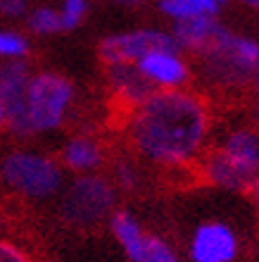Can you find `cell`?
Masks as SVG:
<instances>
[{"instance_id":"1","label":"cell","mask_w":259,"mask_h":262,"mask_svg":"<svg viewBox=\"0 0 259 262\" xmlns=\"http://www.w3.org/2000/svg\"><path fill=\"white\" fill-rule=\"evenodd\" d=\"M136 155L164 169H188L207 150L211 107L188 89H157L124 124Z\"/></svg>"},{"instance_id":"2","label":"cell","mask_w":259,"mask_h":262,"mask_svg":"<svg viewBox=\"0 0 259 262\" xmlns=\"http://www.w3.org/2000/svg\"><path fill=\"white\" fill-rule=\"evenodd\" d=\"M200 72L214 89H240L259 67V43L219 27L214 41L200 55Z\"/></svg>"},{"instance_id":"3","label":"cell","mask_w":259,"mask_h":262,"mask_svg":"<svg viewBox=\"0 0 259 262\" xmlns=\"http://www.w3.org/2000/svg\"><path fill=\"white\" fill-rule=\"evenodd\" d=\"M0 184L19 198L48 200L64 186V169L48 155L12 150L0 162Z\"/></svg>"},{"instance_id":"4","label":"cell","mask_w":259,"mask_h":262,"mask_svg":"<svg viewBox=\"0 0 259 262\" xmlns=\"http://www.w3.org/2000/svg\"><path fill=\"white\" fill-rule=\"evenodd\" d=\"M74 83L57 72L31 74L27 89V112L34 134L55 131L64 124L74 103Z\"/></svg>"},{"instance_id":"5","label":"cell","mask_w":259,"mask_h":262,"mask_svg":"<svg viewBox=\"0 0 259 262\" xmlns=\"http://www.w3.org/2000/svg\"><path fill=\"white\" fill-rule=\"evenodd\" d=\"M114 203L116 191L112 181L100 174H81L62 193L60 214L67 224L90 227L114 212Z\"/></svg>"},{"instance_id":"6","label":"cell","mask_w":259,"mask_h":262,"mask_svg":"<svg viewBox=\"0 0 259 262\" xmlns=\"http://www.w3.org/2000/svg\"><path fill=\"white\" fill-rule=\"evenodd\" d=\"M29 64L24 60H7L0 64V105L5 115V126L14 136H31L27 112V89H29Z\"/></svg>"},{"instance_id":"7","label":"cell","mask_w":259,"mask_h":262,"mask_svg":"<svg viewBox=\"0 0 259 262\" xmlns=\"http://www.w3.org/2000/svg\"><path fill=\"white\" fill-rule=\"evenodd\" d=\"M155 50H178V46L171 38V34L155 31V29H138V31L107 36L100 43V60L105 64H136L143 55L155 53Z\"/></svg>"},{"instance_id":"8","label":"cell","mask_w":259,"mask_h":262,"mask_svg":"<svg viewBox=\"0 0 259 262\" xmlns=\"http://www.w3.org/2000/svg\"><path fill=\"white\" fill-rule=\"evenodd\" d=\"M107 79H109V91L114 98V105L119 115H122V126L126 124V119L145 98L155 93L150 83L145 81V76L138 72L136 64L129 62H116L107 64Z\"/></svg>"},{"instance_id":"9","label":"cell","mask_w":259,"mask_h":262,"mask_svg":"<svg viewBox=\"0 0 259 262\" xmlns=\"http://www.w3.org/2000/svg\"><path fill=\"white\" fill-rule=\"evenodd\" d=\"M238 255V238L224 222H205L191 238L193 262H233Z\"/></svg>"},{"instance_id":"10","label":"cell","mask_w":259,"mask_h":262,"mask_svg":"<svg viewBox=\"0 0 259 262\" xmlns=\"http://www.w3.org/2000/svg\"><path fill=\"white\" fill-rule=\"evenodd\" d=\"M138 72L152 89H183L191 81V67L178 50H155L136 62Z\"/></svg>"},{"instance_id":"11","label":"cell","mask_w":259,"mask_h":262,"mask_svg":"<svg viewBox=\"0 0 259 262\" xmlns=\"http://www.w3.org/2000/svg\"><path fill=\"white\" fill-rule=\"evenodd\" d=\"M217 148L245 177H250V179H257L259 177V134L257 131L233 129Z\"/></svg>"},{"instance_id":"12","label":"cell","mask_w":259,"mask_h":262,"mask_svg":"<svg viewBox=\"0 0 259 262\" xmlns=\"http://www.w3.org/2000/svg\"><path fill=\"white\" fill-rule=\"evenodd\" d=\"M219 27H221V24L214 19V14L200 12V14H195V17L176 21L171 38L176 41L178 50H188L193 55H200V53L214 41Z\"/></svg>"},{"instance_id":"13","label":"cell","mask_w":259,"mask_h":262,"mask_svg":"<svg viewBox=\"0 0 259 262\" xmlns=\"http://www.w3.org/2000/svg\"><path fill=\"white\" fill-rule=\"evenodd\" d=\"M105 162L103 143L93 136H74L62 148V167L76 174H88Z\"/></svg>"},{"instance_id":"14","label":"cell","mask_w":259,"mask_h":262,"mask_svg":"<svg viewBox=\"0 0 259 262\" xmlns=\"http://www.w3.org/2000/svg\"><path fill=\"white\" fill-rule=\"evenodd\" d=\"M109 229L114 238L119 241V246L124 248L126 257L131 262H140V255H143L145 248V231L140 227V222L133 217V214L124 212V210H116V212L109 214Z\"/></svg>"},{"instance_id":"15","label":"cell","mask_w":259,"mask_h":262,"mask_svg":"<svg viewBox=\"0 0 259 262\" xmlns=\"http://www.w3.org/2000/svg\"><path fill=\"white\" fill-rule=\"evenodd\" d=\"M27 24H29V29L38 36H50V34L62 31L60 12L53 10V7H38V10H34V12L27 17Z\"/></svg>"},{"instance_id":"16","label":"cell","mask_w":259,"mask_h":262,"mask_svg":"<svg viewBox=\"0 0 259 262\" xmlns=\"http://www.w3.org/2000/svg\"><path fill=\"white\" fill-rule=\"evenodd\" d=\"M140 262H181V260H178L176 250L171 248L162 236L148 234L145 236V248H143V255H140Z\"/></svg>"},{"instance_id":"17","label":"cell","mask_w":259,"mask_h":262,"mask_svg":"<svg viewBox=\"0 0 259 262\" xmlns=\"http://www.w3.org/2000/svg\"><path fill=\"white\" fill-rule=\"evenodd\" d=\"M29 53V43L24 36L14 31H0V57L5 60H21Z\"/></svg>"},{"instance_id":"18","label":"cell","mask_w":259,"mask_h":262,"mask_svg":"<svg viewBox=\"0 0 259 262\" xmlns=\"http://www.w3.org/2000/svg\"><path fill=\"white\" fill-rule=\"evenodd\" d=\"M88 10V0H64L60 10V19H62V31L76 29L86 17Z\"/></svg>"},{"instance_id":"19","label":"cell","mask_w":259,"mask_h":262,"mask_svg":"<svg viewBox=\"0 0 259 262\" xmlns=\"http://www.w3.org/2000/svg\"><path fill=\"white\" fill-rule=\"evenodd\" d=\"M159 7H162L164 14L174 17L176 21L188 19V17H195V14L202 12L195 0H159ZM205 14H207V12H205Z\"/></svg>"},{"instance_id":"20","label":"cell","mask_w":259,"mask_h":262,"mask_svg":"<svg viewBox=\"0 0 259 262\" xmlns=\"http://www.w3.org/2000/svg\"><path fill=\"white\" fill-rule=\"evenodd\" d=\"M0 262H36V260L21 243H17L14 238L0 236Z\"/></svg>"},{"instance_id":"21","label":"cell","mask_w":259,"mask_h":262,"mask_svg":"<svg viewBox=\"0 0 259 262\" xmlns=\"http://www.w3.org/2000/svg\"><path fill=\"white\" fill-rule=\"evenodd\" d=\"M114 181L116 186L124 188V191H133L138 188V169L133 162L129 160H119L114 165Z\"/></svg>"},{"instance_id":"22","label":"cell","mask_w":259,"mask_h":262,"mask_svg":"<svg viewBox=\"0 0 259 262\" xmlns=\"http://www.w3.org/2000/svg\"><path fill=\"white\" fill-rule=\"evenodd\" d=\"M27 10V3L24 0H0V12L7 14V17H19Z\"/></svg>"},{"instance_id":"23","label":"cell","mask_w":259,"mask_h":262,"mask_svg":"<svg viewBox=\"0 0 259 262\" xmlns=\"http://www.w3.org/2000/svg\"><path fill=\"white\" fill-rule=\"evenodd\" d=\"M195 3H198L200 10H202V12H207V14H217L219 7H221L217 0H195Z\"/></svg>"},{"instance_id":"24","label":"cell","mask_w":259,"mask_h":262,"mask_svg":"<svg viewBox=\"0 0 259 262\" xmlns=\"http://www.w3.org/2000/svg\"><path fill=\"white\" fill-rule=\"evenodd\" d=\"M250 195H252V200H254V205H257V210H259V177H257V179H254L252 188H250Z\"/></svg>"},{"instance_id":"25","label":"cell","mask_w":259,"mask_h":262,"mask_svg":"<svg viewBox=\"0 0 259 262\" xmlns=\"http://www.w3.org/2000/svg\"><path fill=\"white\" fill-rule=\"evenodd\" d=\"M119 5H126V7H136V5H143L145 0H114Z\"/></svg>"},{"instance_id":"26","label":"cell","mask_w":259,"mask_h":262,"mask_svg":"<svg viewBox=\"0 0 259 262\" xmlns=\"http://www.w3.org/2000/svg\"><path fill=\"white\" fill-rule=\"evenodd\" d=\"M252 81H254V96H257V103H259V67H257V72H254Z\"/></svg>"},{"instance_id":"27","label":"cell","mask_w":259,"mask_h":262,"mask_svg":"<svg viewBox=\"0 0 259 262\" xmlns=\"http://www.w3.org/2000/svg\"><path fill=\"white\" fill-rule=\"evenodd\" d=\"M5 224H7V220H5V214L0 212V236H3V231H5Z\"/></svg>"},{"instance_id":"28","label":"cell","mask_w":259,"mask_h":262,"mask_svg":"<svg viewBox=\"0 0 259 262\" xmlns=\"http://www.w3.org/2000/svg\"><path fill=\"white\" fill-rule=\"evenodd\" d=\"M243 3H245V5H250V7H257V10H259V0H243Z\"/></svg>"},{"instance_id":"29","label":"cell","mask_w":259,"mask_h":262,"mask_svg":"<svg viewBox=\"0 0 259 262\" xmlns=\"http://www.w3.org/2000/svg\"><path fill=\"white\" fill-rule=\"evenodd\" d=\"M5 124V115H3V105H0V126Z\"/></svg>"},{"instance_id":"30","label":"cell","mask_w":259,"mask_h":262,"mask_svg":"<svg viewBox=\"0 0 259 262\" xmlns=\"http://www.w3.org/2000/svg\"><path fill=\"white\" fill-rule=\"evenodd\" d=\"M217 3H219V5H224V3H226V0H217Z\"/></svg>"}]
</instances>
